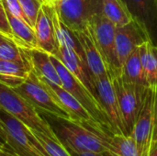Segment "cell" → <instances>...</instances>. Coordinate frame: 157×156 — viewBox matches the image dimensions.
<instances>
[{
    "label": "cell",
    "mask_w": 157,
    "mask_h": 156,
    "mask_svg": "<svg viewBox=\"0 0 157 156\" xmlns=\"http://www.w3.org/2000/svg\"><path fill=\"white\" fill-rule=\"evenodd\" d=\"M37 111L47 121L57 139L68 151L96 154H103L107 151L104 139L110 135L88 128L71 119L56 116L40 109H37Z\"/></svg>",
    "instance_id": "cell-1"
},
{
    "label": "cell",
    "mask_w": 157,
    "mask_h": 156,
    "mask_svg": "<svg viewBox=\"0 0 157 156\" xmlns=\"http://www.w3.org/2000/svg\"><path fill=\"white\" fill-rule=\"evenodd\" d=\"M0 125L8 149L16 156H48L31 129L0 108Z\"/></svg>",
    "instance_id": "cell-2"
},
{
    "label": "cell",
    "mask_w": 157,
    "mask_h": 156,
    "mask_svg": "<svg viewBox=\"0 0 157 156\" xmlns=\"http://www.w3.org/2000/svg\"><path fill=\"white\" fill-rule=\"evenodd\" d=\"M51 60L62 82V87L75 97L82 106L89 112L98 124L108 133L113 135L111 127L106 116V113L100 102L93 96V94L64 66V64L54 55L51 54Z\"/></svg>",
    "instance_id": "cell-3"
},
{
    "label": "cell",
    "mask_w": 157,
    "mask_h": 156,
    "mask_svg": "<svg viewBox=\"0 0 157 156\" xmlns=\"http://www.w3.org/2000/svg\"><path fill=\"white\" fill-rule=\"evenodd\" d=\"M0 108L23 122L31 130L58 140L47 121L39 114L37 109L25 98L9 87L0 83Z\"/></svg>",
    "instance_id": "cell-4"
},
{
    "label": "cell",
    "mask_w": 157,
    "mask_h": 156,
    "mask_svg": "<svg viewBox=\"0 0 157 156\" xmlns=\"http://www.w3.org/2000/svg\"><path fill=\"white\" fill-rule=\"evenodd\" d=\"M131 135L137 142L141 156H148L157 143V90L147 87L144 101Z\"/></svg>",
    "instance_id": "cell-5"
},
{
    "label": "cell",
    "mask_w": 157,
    "mask_h": 156,
    "mask_svg": "<svg viewBox=\"0 0 157 156\" xmlns=\"http://www.w3.org/2000/svg\"><path fill=\"white\" fill-rule=\"evenodd\" d=\"M52 4L73 32L84 30L95 17L103 13L102 0H55Z\"/></svg>",
    "instance_id": "cell-6"
},
{
    "label": "cell",
    "mask_w": 157,
    "mask_h": 156,
    "mask_svg": "<svg viewBox=\"0 0 157 156\" xmlns=\"http://www.w3.org/2000/svg\"><path fill=\"white\" fill-rule=\"evenodd\" d=\"M126 129L131 134L143 107L147 87L125 81L121 75L111 78Z\"/></svg>",
    "instance_id": "cell-7"
},
{
    "label": "cell",
    "mask_w": 157,
    "mask_h": 156,
    "mask_svg": "<svg viewBox=\"0 0 157 156\" xmlns=\"http://www.w3.org/2000/svg\"><path fill=\"white\" fill-rule=\"evenodd\" d=\"M98 48L104 58L110 79L121 74V69L118 62L116 52V29L117 27L109 21L104 14L95 17L88 25Z\"/></svg>",
    "instance_id": "cell-8"
},
{
    "label": "cell",
    "mask_w": 157,
    "mask_h": 156,
    "mask_svg": "<svg viewBox=\"0 0 157 156\" xmlns=\"http://www.w3.org/2000/svg\"><path fill=\"white\" fill-rule=\"evenodd\" d=\"M13 89L29 104H31L36 109L47 111L56 116L70 119L68 113L57 104V102L52 97L50 91L32 70L29 72V74L26 80Z\"/></svg>",
    "instance_id": "cell-9"
},
{
    "label": "cell",
    "mask_w": 157,
    "mask_h": 156,
    "mask_svg": "<svg viewBox=\"0 0 157 156\" xmlns=\"http://www.w3.org/2000/svg\"><path fill=\"white\" fill-rule=\"evenodd\" d=\"M39 78L42 82V84L47 87V89L50 91L52 97L54 98L57 104L68 113L71 120L82 123L88 128H93L98 131L110 135L98 124V122L93 119V117L89 114V112L68 91H66L62 86L50 82L45 78L42 77H39Z\"/></svg>",
    "instance_id": "cell-10"
},
{
    "label": "cell",
    "mask_w": 157,
    "mask_h": 156,
    "mask_svg": "<svg viewBox=\"0 0 157 156\" xmlns=\"http://www.w3.org/2000/svg\"><path fill=\"white\" fill-rule=\"evenodd\" d=\"M98 100L106 113L113 134L129 135L126 129L117 95L109 76L96 80Z\"/></svg>",
    "instance_id": "cell-11"
},
{
    "label": "cell",
    "mask_w": 157,
    "mask_h": 156,
    "mask_svg": "<svg viewBox=\"0 0 157 156\" xmlns=\"http://www.w3.org/2000/svg\"><path fill=\"white\" fill-rule=\"evenodd\" d=\"M116 52L121 69L127 58L144 42L151 40L147 30L134 18L116 29Z\"/></svg>",
    "instance_id": "cell-12"
},
{
    "label": "cell",
    "mask_w": 157,
    "mask_h": 156,
    "mask_svg": "<svg viewBox=\"0 0 157 156\" xmlns=\"http://www.w3.org/2000/svg\"><path fill=\"white\" fill-rule=\"evenodd\" d=\"M74 33L82 46L86 62L95 81L104 76H109L102 53L89 27L87 26L84 30L75 31Z\"/></svg>",
    "instance_id": "cell-13"
},
{
    "label": "cell",
    "mask_w": 157,
    "mask_h": 156,
    "mask_svg": "<svg viewBox=\"0 0 157 156\" xmlns=\"http://www.w3.org/2000/svg\"><path fill=\"white\" fill-rule=\"evenodd\" d=\"M52 12V4L44 2L39 11L33 29L37 38V48L53 55L58 50V44L56 41Z\"/></svg>",
    "instance_id": "cell-14"
},
{
    "label": "cell",
    "mask_w": 157,
    "mask_h": 156,
    "mask_svg": "<svg viewBox=\"0 0 157 156\" xmlns=\"http://www.w3.org/2000/svg\"><path fill=\"white\" fill-rule=\"evenodd\" d=\"M53 55L57 57L64 64V66L98 100L96 81L92 75L90 69L87 66L86 62L84 59H82L80 56H78L74 51L65 47H58V50Z\"/></svg>",
    "instance_id": "cell-15"
},
{
    "label": "cell",
    "mask_w": 157,
    "mask_h": 156,
    "mask_svg": "<svg viewBox=\"0 0 157 156\" xmlns=\"http://www.w3.org/2000/svg\"><path fill=\"white\" fill-rule=\"evenodd\" d=\"M132 13L148 32L151 41L157 40V6L155 0H123Z\"/></svg>",
    "instance_id": "cell-16"
},
{
    "label": "cell",
    "mask_w": 157,
    "mask_h": 156,
    "mask_svg": "<svg viewBox=\"0 0 157 156\" xmlns=\"http://www.w3.org/2000/svg\"><path fill=\"white\" fill-rule=\"evenodd\" d=\"M31 70L39 76L62 86V82L51 60V54L38 48L26 49Z\"/></svg>",
    "instance_id": "cell-17"
},
{
    "label": "cell",
    "mask_w": 157,
    "mask_h": 156,
    "mask_svg": "<svg viewBox=\"0 0 157 156\" xmlns=\"http://www.w3.org/2000/svg\"><path fill=\"white\" fill-rule=\"evenodd\" d=\"M6 14L12 31L13 40L17 45L26 49L37 48V38L34 29L24 20L11 15L7 10H6Z\"/></svg>",
    "instance_id": "cell-18"
},
{
    "label": "cell",
    "mask_w": 157,
    "mask_h": 156,
    "mask_svg": "<svg viewBox=\"0 0 157 156\" xmlns=\"http://www.w3.org/2000/svg\"><path fill=\"white\" fill-rule=\"evenodd\" d=\"M140 55L147 87L157 90V45L151 40L140 46Z\"/></svg>",
    "instance_id": "cell-19"
},
{
    "label": "cell",
    "mask_w": 157,
    "mask_h": 156,
    "mask_svg": "<svg viewBox=\"0 0 157 156\" xmlns=\"http://www.w3.org/2000/svg\"><path fill=\"white\" fill-rule=\"evenodd\" d=\"M107 150L118 156H141L137 142L132 135L113 134L104 139Z\"/></svg>",
    "instance_id": "cell-20"
},
{
    "label": "cell",
    "mask_w": 157,
    "mask_h": 156,
    "mask_svg": "<svg viewBox=\"0 0 157 156\" xmlns=\"http://www.w3.org/2000/svg\"><path fill=\"white\" fill-rule=\"evenodd\" d=\"M30 70L17 63L0 59V83L16 87L22 84L29 76Z\"/></svg>",
    "instance_id": "cell-21"
},
{
    "label": "cell",
    "mask_w": 157,
    "mask_h": 156,
    "mask_svg": "<svg viewBox=\"0 0 157 156\" xmlns=\"http://www.w3.org/2000/svg\"><path fill=\"white\" fill-rule=\"evenodd\" d=\"M104 16L117 28L130 23L133 17L123 0H102Z\"/></svg>",
    "instance_id": "cell-22"
},
{
    "label": "cell",
    "mask_w": 157,
    "mask_h": 156,
    "mask_svg": "<svg viewBox=\"0 0 157 156\" xmlns=\"http://www.w3.org/2000/svg\"><path fill=\"white\" fill-rule=\"evenodd\" d=\"M121 76L127 82L142 85L147 87L140 55V47H138L123 63Z\"/></svg>",
    "instance_id": "cell-23"
},
{
    "label": "cell",
    "mask_w": 157,
    "mask_h": 156,
    "mask_svg": "<svg viewBox=\"0 0 157 156\" xmlns=\"http://www.w3.org/2000/svg\"><path fill=\"white\" fill-rule=\"evenodd\" d=\"M0 59L22 64L31 71V66L21 47L10 38L0 33Z\"/></svg>",
    "instance_id": "cell-24"
},
{
    "label": "cell",
    "mask_w": 157,
    "mask_h": 156,
    "mask_svg": "<svg viewBox=\"0 0 157 156\" xmlns=\"http://www.w3.org/2000/svg\"><path fill=\"white\" fill-rule=\"evenodd\" d=\"M31 131L40 142V143L44 148L48 156H72L70 152L63 146V144L59 140L52 139L35 130Z\"/></svg>",
    "instance_id": "cell-25"
},
{
    "label": "cell",
    "mask_w": 157,
    "mask_h": 156,
    "mask_svg": "<svg viewBox=\"0 0 157 156\" xmlns=\"http://www.w3.org/2000/svg\"><path fill=\"white\" fill-rule=\"evenodd\" d=\"M21 8L28 19L29 25L34 28L38 14L40 9L41 8L43 0H18Z\"/></svg>",
    "instance_id": "cell-26"
},
{
    "label": "cell",
    "mask_w": 157,
    "mask_h": 156,
    "mask_svg": "<svg viewBox=\"0 0 157 156\" xmlns=\"http://www.w3.org/2000/svg\"><path fill=\"white\" fill-rule=\"evenodd\" d=\"M2 4H3V6L5 7L6 10H7L11 15L24 20L25 22H28V19L21 8V6L18 2V0H1Z\"/></svg>",
    "instance_id": "cell-27"
},
{
    "label": "cell",
    "mask_w": 157,
    "mask_h": 156,
    "mask_svg": "<svg viewBox=\"0 0 157 156\" xmlns=\"http://www.w3.org/2000/svg\"><path fill=\"white\" fill-rule=\"evenodd\" d=\"M0 33L13 40L10 25H9V22L6 14V10L3 6L1 0H0Z\"/></svg>",
    "instance_id": "cell-28"
},
{
    "label": "cell",
    "mask_w": 157,
    "mask_h": 156,
    "mask_svg": "<svg viewBox=\"0 0 157 156\" xmlns=\"http://www.w3.org/2000/svg\"><path fill=\"white\" fill-rule=\"evenodd\" d=\"M72 156H102L101 154H96V153H76V152H73V151H69Z\"/></svg>",
    "instance_id": "cell-29"
},
{
    "label": "cell",
    "mask_w": 157,
    "mask_h": 156,
    "mask_svg": "<svg viewBox=\"0 0 157 156\" xmlns=\"http://www.w3.org/2000/svg\"><path fill=\"white\" fill-rule=\"evenodd\" d=\"M0 146L1 147H3V148H5L6 150H7V151H9L10 152V150L8 149V146H7V141H6V136H5V134L4 133H2L1 131H0ZM11 153V152H10Z\"/></svg>",
    "instance_id": "cell-30"
},
{
    "label": "cell",
    "mask_w": 157,
    "mask_h": 156,
    "mask_svg": "<svg viewBox=\"0 0 157 156\" xmlns=\"http://www.w3.org/2000/svg\"><path fill=\"white\" fill-rule=\"evenodd\" d=\"M0 156H16L15 154H13L12 153H10L9 151L6 150L5 148L0 146Z\"/></svg>",
    "instance_id": "cell-31"
},
{
    "label": "cell",
    "mask_w": 157,
    "mask_h": 156,
    "mask_svg": "<svg viewBox=\"0 0 157 156\" xmlns=\"http://www.w3.org/2000/svg\"><path fill=\"white\" fill-rule=\"evenodd\" d=\"M148 156H157V143H155V144L152 146V148H151V150H150V153H149Z\"/></svg>",
    "instance_id": "cell-32"
},
{
    "label": "cell",
    "mask_w": 157,
    "mask_h": 156,
    "mask_svg": "<svg viewBox=\"0 0 157 156\" xmlns=\"http://www.w3.org/2000/svg\"><path fill=\"white\" fill-rule=\"evenodd\" d=\"M101 155L102 156H118L117 154H113V153H111V152H109V151H106V152H104L103 154H101Z\"/></svg>",
    "instance_id": "cell-33"
},
{
    "label": "cell",
    "mask_w": 157,
    "mask_h": 156,
    "mask_svg": "<svg viewBox=\"0 0 157 156\" xmlns=\"http://www.w3.org/2000/svg\"><path fill=\"white\" fill-rule=\"evenodd\" d=\"M0 131L2 132V133H4L5 134V132H4V131H3V129H2V127H1V125H0ZM5 136H6V134H5Z\"/></svg>",
    "instance_id": "cell-34"
},
{
    "label": "cell",
    "mask_w": 157,
    "mask_h": 156,
    "mask_svg": "<svg viewBox=\"0 0 157 156\" xmlns=\"http://www.w3.org/2000/svg\"><path fill=\"white\" fill-rule=\"evenodd\" d=\"M54 1H55V0H50V1L48 2V3H52V2H54Z\"/></svg>",
    "instance_id": "cell-35"
},
{
    "label": "cell",
    "mask_w": 157,
    "mask_h": 156,
    "mask_svg": "<svg viewBox=\"0 0 157 156\" xmlns=\"http://www.w3.org/2000/svg\"><path fill=\"white\" fill-rule=\"evenodd\" d=\"M155 1H156V6H157V0H155Z\"/></svg>",
    "instance_id": "cell-36"
}]
</instances>
